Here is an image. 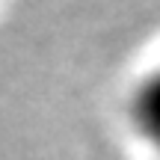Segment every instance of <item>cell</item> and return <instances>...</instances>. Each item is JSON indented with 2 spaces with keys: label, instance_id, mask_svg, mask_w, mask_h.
Returning <instances> with one entry per match:
<instances>
[{
  "label": "cell",
  "instance_id": "6da1fadb",
  "mask_svg": "<svg viewBox=\"0 0 160 160\" xmlns=\"http://www.w3.org/2000/svg\"><path fill=\"white\" fill-rule=\"evenodd\" d=\"M133 119H137L139 131L151 142L160 145V71L139 86L137 98H133Z\"/></svg>",
  "mask_w": 160,
  "mask_h": 160
}]
</instances>
